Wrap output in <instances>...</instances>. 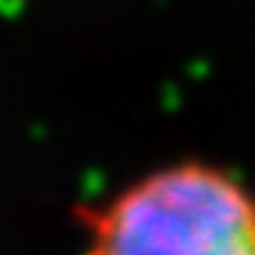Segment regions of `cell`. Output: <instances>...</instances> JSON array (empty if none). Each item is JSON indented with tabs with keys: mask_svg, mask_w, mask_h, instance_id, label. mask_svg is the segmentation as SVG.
Instances as JSON below:
<instances>
[{
	"mask_svg": "<svg viewBox=\"0 0 255 255\" xmlns=\"http://www.w3.org/2000/svg\"><path fill=\"white\" fill-rule=\"evenodd\" d=\"M83 255H255V194L212 163L160 166L93 215Z\"/></svg>",
	"mask_w": 255,
	"mask_h": 255,
	"instance_id": "obj_1",
	"label": "cell"
}]
</instances>
